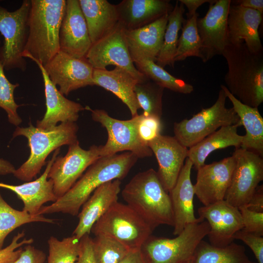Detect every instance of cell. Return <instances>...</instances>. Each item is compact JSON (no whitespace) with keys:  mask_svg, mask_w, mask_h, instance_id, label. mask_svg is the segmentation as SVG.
Wrapping results in <instances>:
<instances>
[{"mask_svg":"<svg viewBox=\"0 0 263 263\" xmlns=\"http://www.w3.org/2000/svg\"><path fill=\"white\" fill-rule=\"evenodd\" d=\"M199 217L206 220L209 225L207 234L209 243L215 246L224 247L234 240V236L243 228L239 208L225 200L198 209Z\"/></svg>","mask_w":263,"mask_h":263,"instance_id":"e0dca14e","label":"cell"},{"mask_svg":"<svg viewBox=\"0 0 263 263\" xmlns=\"http://www.w3.org/2000/svg\"><path fill=\"white\" fill-rule=\"evenodd\" d=\"M121 180L107 182L97 188L82 205L78 214V223L73 235L80 239L91 233L94 225L118 201Z\"/></svg>","mask_w":263,"mask_h":263,"instance_id":"603a6c76","label":"cell"},{"mask_svg":"<svg viewBox=\"0 0 263 263\" xmlns=\"http://www.w3.org/2000/svg\"><path fill=\"white\" fill-rule=\"evenodd\" d=\"M198 16L199 14L196 13L184 21L174 56L175 62L190 56L201 58V42L196 22Z\"/></svg>","mask_w":263,"mask_h":263,"instance_id":"e575fe53","label":"cell"},{"mask_svg":"<svg viewBox=\"0 0 263 263\" xmlns=\"http://www.w3.org/2000/svg\"><path fill=\"white\" fill-rule=\"evenodd\" d=\"M29 35L22 56L45 65L60 51L59 32L66 0H31Z\"/></svg>","mask_w":263,"mask_h":263,"instance_id":"3957f363","label":"cell"},{"mask_svg":"<svg viewBox=\"0 0 263 263\" xmlns=\"http://www.w3.org/2000/svg\"><path fill=\"white\" fill-rule=\"evenodd\" d=\"M93 249L96 263H120L130 250L116 240L104 235L93 239Z\"/></svg>","mask_w":263,"mask_h":263,"instance_id":"8d00e7d4","label":"cell"},{"mask_svg":"<svg viewBox=\"0 0 263 263\" xmlns=\"http://www.w3.org/2000/svg\"><path fill=\"white\" fill-rule=\"evenodd\" d=\"M164 89L150 79L136 84L134 92L140 108L143 110V114L144 115L161 117Z\"/></svg>","mask_w":263,"mask_h":263,"instance_id":"d590c367","label":"cell"},{"mask_svg":"<svg viewBox=\"0 0 263 263\" xmlns=\"http://www.w3.org/2000/svg\"><path fill=\"white\" fill-rule=\"evenodd\" d=\"M230 4V0H215L209 4L205 16L197 19L201 59L204 62L217 55H222L229 44L227 17Z\"/></svg>","mask_w":263,"mask_h":263,"instance_id":"5bb4252c","label":"cell"},{"mask_svg":"<svg viewBox=\"0 0 263 263\" xmlns=\"http://www.w3.org/2000/svg\"><path fill=\"white\" fill-rule=\"evenodd\" d=\"M116 6L119 22L126 30L144 27L169 14L173 8L167 0H123Z\"/></svg>","mask_w":263,"mask_h":263,"instance_id":"d4e9b609","label":"cell"},{"mask_svg":"<svg viewBox=\"0 0 263 263\" xmlns=\"http://www.w3.org/2000/svg\"><path fill=\"white\" fill-rule=\"evenodd\" d=\"M138 159L130 151L100 157L65 194L52 204L43 206L38 214L61 212L78 215L82 205L97 188L109 181L124 179Z\"/></svg>","mask_w":263,"mask_h":263,"instance_id":"6da1fadb","label":"cell"},{"mask_svg":"<svg viewBox=\"0 0 263 263\" xmlns=\"http://www.w3.org/2000/svg\"><path fill=\"white\" fill-rule=\"evenodd\" d=\"M46 254L31 244H27L22 249L17 259L12 263H44Z\"/></svg>","mask_w":263,"mask_h":263,"instance_id":"ee69618b","label":"cell"},{"mask_svg":"<svg viewBox=\"0 0 263 263\" xmlns=\"http://www.w3.org/2000/svg\"><path fill=\"white\" fill-rule=\"evenodd\" d=\"M225 94L232 105V108L238 116L245 134L240 148L254 151L263 156V118L258 108L251 107L240 102L230 93L224 85H221Z\"/></svg>","mask_w":263,"mask_h":263,"instance_id":"f1b7e54d","label":"cell"},{"mask_svg":"<svg viewBox=\"0 0 263 263\" xmlns=\"http://www.w3.org/2000/svg\"><path fill=\"white\" fill-rule=\"evenodd\" d=\"M47 263H75L80 247V239L72 235L59 240L51 236L48 240Z\"/></svg>","mask_w":263,"mask_h":263,"instance_id":"74e56055","label":"cell"},{"mask_svg":"<svg viewBox=\"0 0 263 263\" xmlns=\"http://www.w3.org/2000/svg\"><path fill=\"white\" fill-rule=\"evenodd\" d=\"M228 71L225 87L242 103L258 108L263 102V52L251 53L244 41L229 43L222 55Z\"/></svg>","mask_w":263,"mask_h":263,"instance_id":"7a4b0ae2","label":"cell"},{"mask_svg":"<svg viewBox=\"0 0 263 263\" xmlns=\"http://www.w3.org/2000/svg\"><path fill=\"white\" fill-rule=\"evenodd\" d=\"M86 109L91 112L93 120L105 128L108 139L104 145L100 146L101 157L114 155L120 151L133 153L138 158L150 157L153 153L148 146L140 140L137 130L139 114L126 120H119L110 116L104 110Z\"/></svg>","mask_w":263,"mask_h":263,"instance_id":"30bf717a","label":"cell"},{"mask_svg":"<svg viewBox=\"0 0 263 263\" xmlns=\"http://www.w3.org/2000/svg\"><path fill=\"white\" fill-rule=\"evenodd\" d=\"M169 14L136 29L124 28L125 38L132 59L144 57L156 62L163 44Z\"/></svg>","mask_w":263,"mask_h":263,"instance_id":"484cf974","label":"cell"},{"mask_svg":"<svg viewBox=\"0 0 263 263\" xmlns=\"http://www.w3.org/2000/svg\"><path fill=\"white\" fill-rule=\"evenodd\" d=\"M209 231L206 220L189 224L174 238L150 235L140 249L147 263H192L198 245Z\"/></svg>","mask_w":263,"mask_h":263,"instance_id":"8992f818","label":"cell"},{"mask_svg":"<svg viewBox=\"0 0 263 263\" xmlns=\"http://www.w3.org/2000/svg\"><path fill=\"white\" fill-rule=\"evenodd\" d=\"M78 130L77 124L73 122H62L48 130L35 127L31 122L27 127H17L13 137H25L30 153L28 159L16 169L14 176L22 181H31L40 173L46 164V159L52 151L78 141Z\"/></svg>","mask_w":263,"mask_h":263,"instance_id":"5b68a950","label":"cell"},{"mask_svg":"<svg viewBox=\"0 0 263 263\" xmlns=\"http://www.w3.org/2000/svg\"><path fill=\"white\" fill-rule=\"evenodd\" d=\"M192 163L187 158L172 188L169 192L173 213L174 235H178L188 225L201 222L204 220L197 218L194 214V186L191 180Z\"/></svg>","mask_w":263,"mask_h":263,"instance_id":"44dd1931","label":"cell"},{"mask_svg":"<svg viewBox=\"0 0 263 263\" xmlns=\"http://www.w3.org/2000/svg\"><path fill=\"white\" fill-rule=\"evenodd\" d=\"M158 164L157 172L163 188L168 193L175 184L188 157V149L174 136L160 134L148 144Z\"/></svg>","mask_w":263,"mask_h":263,"instance_id":"d6986e66","label":"cell"},{"mask_svg":"<svg viewBox=\"0 0 263 263\" xmlns=\"http://www.w3.org/2000/svg\"><path fill=\"white\" fill-rule=\"evenodd\" d=\"M234 239L242 241L250 247L257 260V263H263V236L241 229L235 234Z\"/></svg>","mask_w":263,"mask_h":263,"instance_id":"7bdbcfd3","label":"cell"},{"mask_svg":"<svg viewBox=\"0 0 263 263\" xmlns=\"http://www.w3.org/2000/svg\"><path fill=\"white\" fill-rule=\"evenodd\" d=\"M231 3L259 11L263 14V0H231Z\"/></svg>","mask_w":263,"mask_h":263,"instance_id":"c3c4849f","label":"cell"},{"mask_svg":"<svg viewBox=\"0 0 263 263\" xmlns=\"http://www.w3.org/2000/svg\"><path fill=\"white\" fill-rule=\"evenodd\" d=\"M232 155L235 166L225 200L239 207L246 205L263 180V158L258 153L239 148Z\"/></svg>","mask_w":263,"mask_h":263,"instance_id":"7c38bea8","label":"cell"},{"mask_svg":"<svg viewBox=\"0 0 263 263\" xmlns=\"http://www.w3.org/2000/svg\"><path fill=\"white\" fill-rule=\"evenodd\" d=\"M253 211L263 212V186L259 185L251 198L245 205Z\"/></svg>","mask_w":263,"mask_h":263,"instance_id":"bcb514c9","label":"cell"},{"mask_svg":"<svg viewBox=\"0 0 263 263\" xmlns=\"http://www.w3.org/2000/svg\"><path fill=\"white\" fill-rule=\"evenodd\" d=\"M235 163L232 155L219 161L205 164L197 170L194 193L203 206L225 200Z\"/></svg>","mask_w":263,"mask_h":263,"instance_id":"2e32d148","label":"cell"},{"mask_svg":"<svg viewBox=\"0 0 263 263\" xmlns=\"http://www.w3.org/2000/svg\"><path fill=\"white\" fill-rule=\"evenodd\" d=\"M92 43L78 0H67L59 32L60 51L77 58H85Z\"/></svg>","mask_w":263,"mask_h":263,"instance_id":"ac0fdd59","label":"cell"},{"mask_svg":"<svg viewBox=\"0 0 263 263\" xmlns=\"http://www.w3.org/2000/svg\"><path fill=\"white\" fill-rule=\"evenodd\" d=\"M252 263H256V262H252Z\"/></svg>","mask_w":263,"mask_h":263,"instance_id":"f5cc1de1","label":"cell"},{"mask_svg":"<svg viewBox=\"0 0 263 263\" xmlns=\"http://www.w3.org/2000/svg\"><path fill=\"white\" fill-rule=\"evenodd\" d=\"M184 6H186L188 9V12L186 16L189 18L196 13L197 9L205 3L208 2L209 4L212 3L215 0H179Z\"/></svg>","mask_w":263,"mask_h":263,"instance_id":"7dc6e473","label":"cell"},{"mask_svg":"<svg viewBox=\"0 0 263 263\" xmlns=\"http://www.w3.org/2000/svg\"><path fill=\"white\" fill-rule=\"evenodd\" d=\"M244 247L231 243L224 247H217L202 240L198 245L192 263H252Z\"/></svg>","mask_w":263,"mask_h":263,"instance_id":"4dcf8cb0","label":"cell"},{"mask_svg":"<svg viewBox=\"0 0 263 263\" xmlns=\"http://www.w3.org/2000/svg\"><path fill=\"white\" fill-rule=\"evenodd\" d=\"M94 85L102 87L118 97L129 108L132 116L137 115L140 106L134 88L139 81L125 69L115 67L112 70L94 69Z\"/></svg>","mask_w":263,"mask_h":263,"instance_id":"4316f807","label":"cell"},{"mask_svg":"<svg viewBox=\"0 0 263 263\" xmlns=\"http://www.w3.org/2000/svg\"><path fill=\"white\" fill-rule=\"evenodd\" d=\"M226 98L224 91L221 88L216 101L211 106L202 109L190 119L174 123V136L181 144L189 148L222 127L241 125L232 107H226Z\"/></svg>","mask_w":263,"mask_h":263,"instance_id":"ba28073f","label":"cell"},{"mask_svg":"<svg viewBox=\"0 0 263 263\" xmlns=\"http://www.w3.org/2000/svg\"><path fill=\"white\" fill-rule=\"evenodd\" d=\"M185 11V6L177 0L173 9L169 14L163 44L155 62L163 68L167 65L174 67L179 32L185 19L183 16Z\"/></svg>","mask_w":263,"mask_h":263,"instance_id":"1f68e13d","label":"cell"},{"mask_svg":"<svg viewBox=\"0 0 263 263\" xmlns=\"http://www.w3.org/2000/svg\"><path fill=\"white\" fill-rule=\"evenodd\" d=\"M24 236V231L19 232L13 237L11 243L7 246L0 250V263L14 262L22 251L23 248L20 247L23 245L31 244L34 242L32 238H24L19 241Z\"/></svg>","mask_w":263,"mask_h":263,"instance_id":"b9f144b4","label":"cell"},{"mask_svg":"<svg viewBox=\"0 0 263 263\" xmlns=\"http://www.w3.org/2000/svg\"><path fill=\"white\" fill-rule=\"evenodd\" d=\"M86 59L94 69L104 70L109 65L123 68L139 82L149 78L135 67L124 36V28L118 22L108 34L93 44Z\"/></svg>","mask_w":263,"mask_h":263,"instance_id":"8fae6325","label":"cell"},{"mask_svg":"<svg viewBox=\"0 0 263 263\" xmlns=\"http://www.w3.org/2000/svg\"><path fill=\"white\" fill-rule=\"evenodd\" d=\"M31 60L38 66L42 75L46 107L43 117L37 121V127L48 130L56 126L58 122H75L79 112L86 108L66 98L50 80L43 65L37 60Z\"/></svg>","mask_w":263,"mask_h":263,"instance_id":"ffe728a7","label":"cell"},{"mask_svg":"<svg viewBox=\"0 0 263 263\" xmlns=\"http://www.w3.org/2000/svg\"><path fill=\"white\" fill-rule=\"evenodd\" d=\"M262 20L259 11L231 3L227 17L229 43L244 41L251 53L263 52L258 31Z\"/></svg>","mask_w":263,"mask_h":263,"instance_id":"7402d4cb","label":"cell"},{"mask_svg":"<svg viewBox=\"0 0 263 263\" xmlns=\"http://www.w3.org/2000/svg\"><path fill=\"white\" fill-rule=\"evenodd\" d=\"M132 60L140 73L164 88L183 94H189L194 90L192 85L170 75L152 60L144 57Z\"/></svg>","mask_w":263,"mask_h":263,"instance_id":"d6a6232c","label":"cell"},{"mask_svg":"<svg viewBox=\"0 0 263 263\" xmlns=\"http://www.w3.org/2000/svg\"><path fill=\"white\" fill-rule=\"evenodd\" d=\"M4 70L0 61V108L7 113L10 123L18 127L22 122V119L17 112L20 105L15 102L14 91L19 84L11 83L6 76Z\"/></svg>","mask_w":263,"mask_h":263,"instance_id":"f35d334b","label":"cell"},{"mask_svg":"<svg viewBox=\"0 0 263 263\" xmlns=\"http://www.w3.org/2000/svg\"><path fill=\"white\" fill-rule=\"evenodd\" d=\"M57 149L52 158L47 162L43 173L35 180L27 182L19 185H13L0 182V188L14 192L23 203V210L32 215L38 214L43 205L53 203L57 199L54 191L53 181L48 175L51 167L59 153Z\"/></svg>","mask_w":263,"mask_h":263,"instance_id":"cb8c5ba5","label":"cell"},{"mask_svg":"<svg viewBox=\"0 0 263 263\" xmlns=\"http://www.w3.org/2000/svg\"><path fill=\"white\" fill-rule=\"evenodd\" d=\"M240 126V124H237L222 127L188 148V158L193 167L197 170L205 164L207 156L216 150L231 146L235 149L240 148L244 138V135L238 133Z\"/></svg>","mask_w":263,"mask_h":263,"instance_id":"f546056e","label":"cell"},{"mask_svg":"<svg viewBox=\"0 0 263 263\" xmlns=\"http://www.w3.org/2000/svg\"><path fill=\"white\" fill-rule=\"evenodd\" d=\"M31 6V0H23L20 6L12 12L0 5V33L3 37L0 61L5 70L18 69L24 72L27 68L22 54L28 38Z\"/></svg>","mask_w":263,"mask_h":263,"instance_id":"9c48e42d","label":"cell"},{"mask_svg":"<svg viewBox=\"0 0 263 263\" xmlns=\"http://www.w3.org/2000/svg\"><path fill=\"white\" fill-rule=\"evenodd\" d=\"M140 140L144 144H148L160 134L162 130L161 118L154 116L139 114L137 125Z\"/></svg>","mask_w":263,"mask_h":263,"instance_id":"ab89813d","label":"cell"},{"mask_svg":"<svg viewBox=\"0 0 263 263\" xmlns=\"http://www.w3.org/2000/svg\"><path fill=\"white\" fill-rule=\"evenodd\" d=\"M13 262L5 263H12Z\"/></svg>","mask_w":263,"mask_h":263,"instance_id":"816d5d0a","label":"cell"},{"mask_svg":"<svg viewBox=\"0 0 263 263\" xmlns=\"http://www.w3.org/2000/svg\"><path fill=\"white\" fill-rule=\"evenodd\" d=\"M120 263H147L141 249H132Z\"/></svg>","mask_w":263,"mask_h":263,"instance_id":"681fc988","label":"cell"},{"mask_svg":"<svg viewBox=\"0 0 263 263\" xmlns=\"http://www.w3.org/2000/svg\"><path fill=\"white\" fill-rule=\"evenodd\" d=\"M92 44L110 33L119 22L116 5L106 0H78Z\"/></svg>","mask_w":263,"mask_h":263,"instance_id":"83f0119b","label":"cell"},{"mask_svg":"<svg viewBox=\"0 0 263 263\" xmlns=\"http://www.w3.org/2000/svg\"><path fill=\"white\" fill-rule=\"evenodd\" d=\"M50 80L64 95L78 89L93 86L94 68L85 58H77L59 51L43 66Z\"/></svg>","mask_w":263,"mask_h":263,"instance_id":"9a60e30c","label":"cell"},{"mask_svg":"<svg viewBox=\"0 0 263 263\" xmlns=\"http://www.w3.org/2000/svg\"><path fill=\"white\" fill-rule=\"evenodd\" d=\"M153 230L127 204L117 201L94 225L91 232L113 238L132 250L141 248Z\"/></svg>","mask_w":263,"mask_h":263,"instance_id":"52a82bcc","label":"cell"},{"mask_svg":"<svg viewBox=\"0 0 263 263\" xmlns=\"http://www.w3.org/2000/svg\"><path fill=\"white\" fill-rule=\"evenodd\" d=\"M242 217L243 230L254 234L263 236V212L248 209L244 205L238 207Z\"/></svg>","mask_w":263,"mask_h":263,"instance_id":"60d3db41","label":"cell"},{"mask_svg":"<svg viewBox=\"0 0 263 263\" xmlns=\"http://www.w3.org/2000/svg\"><path fill=\"white\" fill-rule=\"evenodd\" d=\"M34 222L53 224L55 220L46 218L43 215H32L13 208L4 200L0 192V250L9 233L24 224Z\"/></svg>","mask_w":263,"mask_h":263,"instance_id":"836d02e7","label":"cell"},{"mask_svg":"<svg viewBox=\"0 0 263 263\" xmlns=\"http://www.w3.org/2000/svg\"><path fill=\"white\" fill-rule=\"evenodd\" d=\"M75 263H96L93 249V239L89 234L80 239L79 251Z\"/></svg>","mask_w":263,"mask_h":263,"instance_id":"f6af8a7d","label":"cell"},{"mask_svg":"<svg viewBox=\"0 0 263 263\" xmlns=\"http://www.w3.org/2000/svg\"><path fill=\"white\" fill-rule=\"evenodd\" d=\"M121 195L127 204L153 230L162 225L173 226V213L169 194L153 169L135 175L123 189Z\"/></svg>","mask_w":263,"mask_h":263,"instance_id":"277c9868","label":"cell"},{"mask_svg":"<svg viewBox=\"0 0 263 263\" xmlns=\"http://www.w3.org/2000/svg\"><path fill=\"white\" fill-rule=\"evenodd\" d=\"M16 168L9 161L2 158H0V175H6L13 174Z\"/></svg>","mask_w":263,"mask_h":263,"instance_id":"f907efd6","label":"cell"},{"mask_svg":"<svg viewBox=\"0 0 263 263\" xmlns=\"http://www.w3.org/2000/svg\"><path fill=\"white\" fill-rule=\"evenodd\" d=\"M100 157V146L93 145L86 150L80 147L78 141L69 145L65 156L56 158L48 175L53 182L57 198L65 194Z\"/></svg>","mask_w":263,"mask_h":263,"instance_id":"4fadbf2b","label":"cell"}]
</instances>
